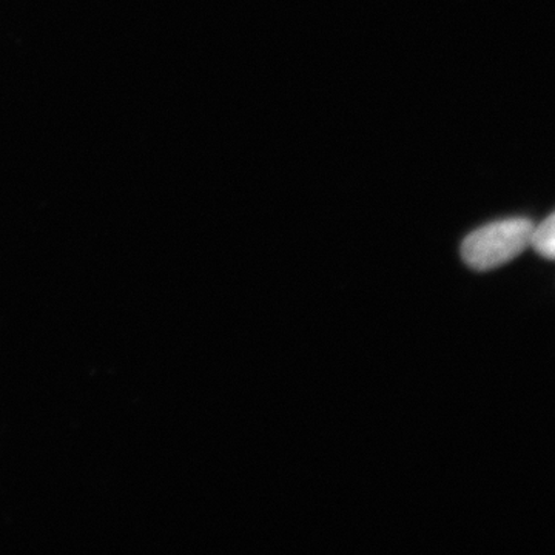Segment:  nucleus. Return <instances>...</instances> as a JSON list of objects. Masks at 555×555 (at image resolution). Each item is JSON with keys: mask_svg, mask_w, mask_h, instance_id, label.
I'll list each match as a JSON object with an SVG mask.
<instances>
[{"mask_svg": "<svg viewBox=\"0 0 555 555\" xmlns=\"http://www.w3.org/2000/svg\"><path fill=\"white\" fill-rule=\"evenodd\" d=\"M531 247L547 259H555V211L542 224L535 225Z\"/></svg>", "mask_w": 555, "mask_h": 555, "instance_id": "2", "label": "nucleus"}, {"mask_svg": "<svg viewBox=\"0 0 555 555\" xmlns=\"http://www.w3.org/2000/svg\"><path fill=\"white\" fill-rule=\"evenodd\" d=\"M534 222L526 218H509L491 222L467 235L462 244V257L474 270H491L531 247Z\"/></svg>", "mask_w": 555, "mask_h": 555, "instance_id": "1", "label": "nucleus"}]
</instances>
